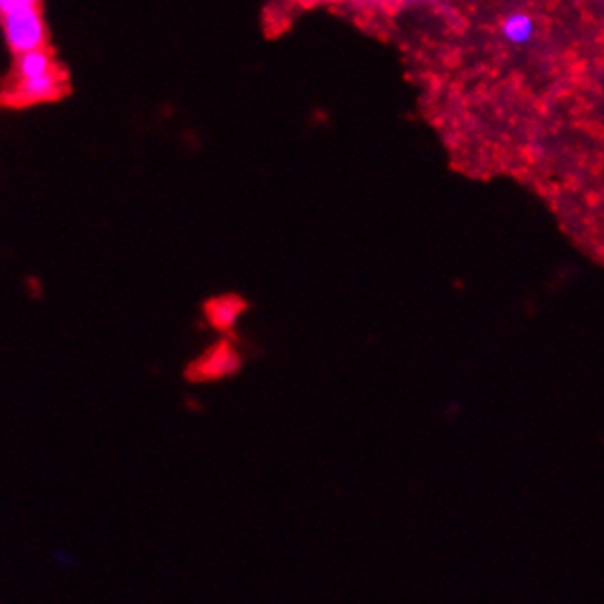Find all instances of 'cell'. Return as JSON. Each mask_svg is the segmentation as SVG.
<instances>
[{
    "mask_svg": "<svg viewBox=\"0 0 604 604\" xmlns=\"http://www.w3.org/2000/svg\"><path fill=\"white\" fill-rule=\"evenodd\" d=\"M3 29L9 49L16 56L42 49L44 40H47V27H44L42 13H40V4L3 13Z\"/></svg>",
    "mask_w": 604,
    "mask_h": 604,
    "instance_id": "obj_1",
    "label": "cell"
},
{
    "mask_svg": "<svg viewBox=\"0 0 604 604\" xmlns=\"http://www.w3.org/2000/svg\"><path fill=\"white\" fill-rule=\"evenodd\" d=\"M240 365V354L233 343L226 339L218 340L211 348L204 349L201 356L189 365L187 376L192 380H218L233 374Z\"/></svg>",
    "mask_w": 604,
    "mask_h": 604,
    "instance_id": "obj_2",
    "label": "cell"
},
{
    "mask_svg": "<svg viewBox=\"0 0 604 604\" xmlns=\"http://www.w3.org/2000/svg\"><path fill=\"white\" fill-rule=\"evenodd\" d=\"M62 95V75L60 71H51L47 75L27 77V80H16L11 90L13 103H40L51 102Z\"/></svg>",
    "mask_w": 604,
    "mask_h": 604,
    "instance_id": "obj_3",
    "label": "cell"
},
{
    "mask_svg": "<svg viewBox=\"0 0 604 604\" xmlns=\"http://www.w3.org/2000/svg\"><path fill=\"white\" fill-rule=\"evenodd\" d=\"M244 308V299L235 297V294H225V297H216L211 302H207L204 306V315H207V321L220 333H229L238 319L242 317Z\"/></svg>",
    "mask_w": 604,
    "mask_h": 604,
    "instance_id": "obj_4",
    "label": "cell"
},
{
    "mask_svg": "<svg viewBox=\"0 0 604 604\" xmlns=\"http://www.w3.org/2000/svg\"><path fill=\"white\" fill-rule=\"evenodd\" d=\"M51 71H56V65H53V57L49 56L44 49L20 53V56H16V65H13V75H16V80L47 75V73Z\"/></svg>",
    "mask_w": 604,
    "mask_h": 604,
    "instance_id": "obj_5",
    "label": "cell"
},
{
    "mask_svg": "<svg viewBox=\"0 0 604 604\" xmlns=\"http://www.w3.org/2000/svg\"><path fill=\"white\" fill-rule=\"evenodd\" d=\"M501 34L508 42L521 47V44L532 42L534 34H537V25H534V20L528 13L515 11L508 13L506 20L501 22Z\"/></svg>",
    "mask_w": 604,
    "mask_h": 604,
    "instance_id": "obj_6",
    "label": "cell"
},
{
    "mask_svg": "<svg viewBox=\"0 0 604 604\" xmlns=\"http://www.w3.org/2000/svg\"><path fill=\"white\" fill-rule=\"evenodd\" d=\"M31 4H40V0H0V13L13 11V9L31 7Z\"/></svg>",
    "mask_w": 604,
    "mask_h": 604,
    "instance_id": "obj_7",
    "label": "cell"
}]
</instances>
